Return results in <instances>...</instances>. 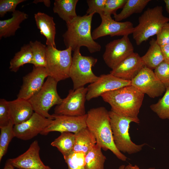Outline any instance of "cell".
<instances>
[{
	"mask_svg": "<svg viewBox=\"0 0 169 169\" xmlns=\"http://www.w3.org/2000/svg\"><path fill=\"white\" fill-rule=\"evenodd\" d=\"M111 127L115 144L121 152L129 154L141 151L146 143L137 145L131 141L129 133L130 124L140 123L133 119L120 115L113 111H109Z\"/></svg>",
	"mask_w": 169,
	"mask_h": 169,
	"instance_id": "5b68a950",
	"label": "cell"
},
{
	"mask_svg": "<svg viewBox=\"0 0 169 169\" xmlns=\"http://www.w3.org/2000/svg\"><path fill=\"white\" fill-rule=\"evenodd\" d=\"M100 17V24L92 33L94 40L107 35L123 36L132 34L134 27L130 21H117L113 19L110 15H103Z\"/></svg>",
	"mask_w": 169,
	"mask_h": 169,
	"instance_id": "7c38bea8",
	"label": "cell"
},
{
	"mask_svg": "<svg viewBox=\"0 0 169 169\" xmlns=\"http://www.w3.org/2000/svg\"><path fill=\"white\" fill-rule=\"evenodd\" d=\"M78 0H55L53 7V12L66 23L69 22L78 16L76 7Z\"/></svg>",
	"mask_w": 169,
	"mask_h": 169,
	"instance_id": "cb8c5ba5",
	"label": "cell"
},
{
	"mask_svg": "<svg viewBox=\"0 0 169 169\" xmlns=\"http://www.w3.org/2000/svg\"><path fill=\"white\" fill-rule=\"evenodd\" d=\"M161 6L148 8L138 18V24L134 27L133 38L140 45L150 37L156 34L163 26L168 23L169 18L164 16Z\"/></svg>",
	"mask_w": 169,
	"mask_h": 169,
	"instance_id": "277c9868",
	"label": "cell"
},
{
	"mask_svg": "<svg viewBox=\"0 0 169 169\" xmlns=\"http://www.w3.org/2000/svg\"><path fill=\"white\" fill-rule=\"evenodd\" d=\"M125 166L123 165H121L119 166L118 169H126Z\"/></svg>",
	"mask_w": 169,
	"mask_h": 169,
	"instance_id": "ee69618b",
	"label": "cell"
},
{
	"mask_svg": "<svg viewBox=\"0 0 169 169\" xmlns=\"http://www.w3.org/2000/svg\"><path fill=\"white\" fill-rule=\"evenodd\" d=\"M54 119L51 123L40 133L47 135L52 131L70 132L75 134L82 129L87 127V114L81 116H70L52 115Z\"/></svg>",
	"mask_w": 169,
	"mask_h": 169,
	"instance_id": "4fadbf2b",
	"label": "cell"
},
{
	"mask_svg": "<svg viewBox=\"0 0 169 169\" xmlns=\"http://www.w3.org/2000/svg\"><path fill=\"white\" fill-rule=\"evenodd\" d=\"M101 149L96 144L86 155L85 169H104L106 157L102 153Z\"/></svg>",
	"mask_w": 169,
	"mask_h": 169,
	"instance_id": "83f0119b",
	"label": "cell"
},
{
	"mask_svg": "<svg viewBox=\"0 0 169 169\" xmlns=\"http://www.w3.org/2000/svg\"><path fill=\"white\" fill-rule=\"evenodd\" d=\"M160 46L169 44V23L165 24L156 34V39Z\"/></svg>",
	"mask_w": 169,
	"mask_h": 169,
	"instance_id": "74e56055",
	"label": "cell"
},
{
	"mask_svg": "<svg viewBox=\"0 0 169 169\" xmlns=\"http://www.w3.org/2000/svg\"><path fill=\"white\" fill-rule=\"evenodd\" d=\"M87 91V87H84L69 90L67 97L55 108L54 114L75 116L85 115V103Z\"/></svg>",
	"mask_w": 169,
	"mask_h": 169,
	"instance_id": "9c48e42d",
	"label": "cell"
},
{
	"mask_svg": "<svg viewBox=\"0 0 169 169\" xmlns=\"http://www.w3.org/2000/svg\"><path fill=\"white\" fill-rule=\"evenodd\" d=\"M87 127L94 135L103 150H110L119 159L125 161L127 157L116 147L113 139L109 111L104 107L94 108L87 113Z\"/></svg>",
	"mask_w": 169,
	"mask_h": 169,
	"instance_id": "7a4b0ae2",
	"label": "cell"
},
{
	"mask_svg": "<svg viewBox=\"0 0 169 169\" xmlns=\"http://www.w3.org/2000/svg\"><path fill=\"white\" fill-rule=\"evenodd\" d=\"M85 154L83 152L73 151L64 158L68 169H85Z\"/></svg>",
	"mask_w": 169,
	"mask_h": 169,
	"instance_id": "1f68e13d",
	"label": "cell"
},
{
	"mask_svg": "<svg viewBox=\"0 0 169 169\" xmlns=\"http://www.w3.org/2000/svg\"><path fill=\"white\" fill-rule=\"evenodd\" d=\"M150 108L161 119L169 120V88L166 89L163 97Z\"/></svg>",
	"mask_w": 169,
	"mask_h": 169,
	"instance_id": "4dcf8cb0",
	"label": "cell"
},
{
	"mask_svg": "<svg viewBox=\"0 0 169 169\" xmlns=\"http://www.w3.org/2000/svg\"><path fill=\"white\" fill-rule=\"evenodd\" d=\"M26 0H0V17H3L8 12L15 11L17 6Z\"/></svg>",
	"mask_w": 169,
	"mask_h": 169,
	"instance_id": "e575fe53",
	"label": "cell"
},
{
	"mask_svg": "<svg viewBox=\"0 0 169 169\" xmlns=\"http://www.w3.org/2000/svg\"><path fill=\"white\" fill-rule=\"evenodd\" d=\"M74 51L69 77L72 81L73 90H75L96 81L99 76H96L92 70L97 62V59L82 55L79 48Z\"/></svg>",
	"mask_w": 169,
	"mask_h": 169,
	"instance_id": "8992f818",
	"label": "cell"
},
{
	"mask_svg": "<svg viewBox=\"0 0 169 169\" xmlns=\"http://www.w3.org/2000/svg\"><path fill=\"white\" fill-rule=\"evenodd\" d=\"M53 120L34 112L27 120L14 125L13 130L15 137L23 140L32 139L38 134H40Z\"/></svg>",
	"mask_w": 169,
	"mask_h": 169,
	"instance_id": "5bb4252c",
	"label": "cell"
},
{
	"mask_svg": "<svg viewBox=\"0 0 169 169\" xmlns=\"http://www.w3.org/2000/svg\"><path fill=\"white\" fill-rule=\"evenodd\" d=\"M10 120L8 101L0 100V128L7 126Z\"/></svg>",
	"mask_w": 169,
	"mask_h": 169,
	"instance_id": "8d00e7d4",
	"label": "cell"
},
{
	"mask_svg": "<svg viewBox=\"0 0 169 169\" xmlns=\"http://www.w3.org/2000/svg\"><path fill=\"white\" fill-rule=\"evenodd\" d=\"M58 82L48 76L40 90L28 100L34 112L46 118L54 119L49 111L54 105L60 104L63 99L58 93Z\"/></svg>",
	"mask_w": 169,
	"mask_h": 169,
	"instance_id": "52a82bcc",
	"label": "cell"
},
{
	"mask_svg": "<svg viewBox=\"0 0 169 169\" xmlns=\"http://www.w3.org/2000/svg\"><path fill=\"white\" fill-rule=\"evenodd\" d=\"M150 0H127L120 12L114 15L115 20L120 22L134 13H141Z\"/></svg>",
	"mask_w": 169,
	"mask_h": 169,
	"instance_id": "d4e9b609",
	"label": "cell"
},
{
	"mask_svg": "<svg viewBox=\"0 0 169 169\" xmlns=\"http://www.w3.org/2000/svg\"><path fill=\"white\" fill-rule=\"evenodd\" d=\"M75 141L74 133L63 132L51 143V145L56 147L64 157L68 155L73 151Z\"/></svg>",
	"mask_w": 169,
	"mask_h": 169,
	"instance_id": "4316f807",
	"label": "cell"
},
{
	"mask_svg": "<svg viewBox=\"0 0 169 169\" xmlns=\"http://www.w3.org/2000/svg\"><path fill=\"white\" fill-rule=\"evenodd\" d=\"M164 61L169 63V44L161 46Z\"/></svg>",
	"mask_w": 169,
	"mask_h": 169,
	"instance_id": "f35d334b",
	"label": "cell"
},
{
	"mask_svg": "<svg viewBox=\"0 0 169 169\" xmlns=\"http://www.w3.org/2000/svg\"><path fill=\"white\" fill-rule=\"evenodd\" d=\"M33 55L29 44L22 46L10 62L9 69L12 72H17L19 68L27 64H31Z\"/></svg>",
	"mask_w": 169,
	"mask_h": 169,
	"instance_id": "484cf974",
	"label": "cell"
},
{
	"mask_svg": "<svg viewBox=\"0 0 169 169\" xmlns=\"http://www.w3.org/2000/svg\"><path fill=\"white\" fill-rule=\"evenodd\" d=\"M130 85L131 81L118 78L110 73L101 74L96 81L87 87L86 100L89 101L107 92Z\"/></svg>",
	"mask_w": 169,
	"mask_h": 169,
	"instance_id": "9a60e30c",
	"label": "cell"
},
{
	"mask_svg": "<svg viewBox=\"0 0 169 169\" xmlns=\"http://www.w3.org/2000/svg\"><path fill=\"white\" fill-rule=\"evenodd\" d=\"M74 134L75 141L73 151L82 152L86 155L96 144L94 135L87 127Z\"/></svg>",
	"mask_w": 169,
	"mask_h": 169,
	"instance_id": "7402d4cb",
	"label": "cell"
},
{
	"mask_svg": "<svg viewBox=\"0 0 169 169\" xmlns=\"http://www.w3.org/2000/svg\"><path fill=\"white\" fill-rule=\"evenodd\" d=\"M127 0H106L104 15H114L116 14V11L123 8Z\"/></svg>",
	"mask_w": 169,
	"mask_h": 169,
	"instance_id": "d590c367",
	"label": "cell"
},
{
	"mask_svg": "<svg viewBox=\"0 0 169 169\" xmlns=\"http://www.w3.org/2000/svg\"><path fill=\"white\" fill-rule=\"evenodd\" d=\"M164 1L165 4L166 10L169 13V0H164Z\"/></svg>",
	"mask_w": 169,
	"mask_h": 169,
	"instance_id": "7bdbcfd3",
	"label": "cell"
},
{
	"mask_svg": "<svg viewBox=\"0 0 169 169\" xmlns=\"http://www.w3.org/2000/svg\"><path fill=\"white\" fill-rule=\"evenodd\" d=\"M34 18L38 28L41 34L46 38L47 46L56 47L55 42L56 33L55 24L54 18L44 13L38 12L34 14Z\"/></svg>",
	"mask_w": 169,
	"mask_h": 169,
	"instance_id": "ffe728a7",
	"label": "cell"
},
{
	"mask_svg": "<svg viewBox=\"0 0 169 169\" xmlns=\"http://www.w3.org/2000/svg\"><path fill=\"white\" fill-rule=\"evenodd\" d=\"M49 76L44 67H33L31 72L23 76L17 98L28 100L41 88Z\"/></svg>",
	"mask_w": 169,
	"mask_h": 169,
	"instance_id": "2e32d148",
	"label": "cell"
},
{
	"mask_svg": "<svg viewBox=\"0 0 169 169\" xmlns=\"http://www.w3.org/2000/svg\"><path fill=\"white\" fill-rule=\"evenodd\" d=\"M144 66L141 57L134 52L112 69L110 73L118 78L131 81Z\"/></svg>",
	"mask_w": 169,
	"mask_h": 169,
	"instance_id": "ac0fdd59",
	"label": "cell"
},
{
	"mask_svg": "<svg viewBox=\"0 0 169 169\" xmlns=\"http://www.w3.org/2000/svg\"><path fill=\"white\" fill-rule=\"evenodd\" d=\"M28 17L26 13L16 10L12 13V18L0 20V39L3 37L14 36L17 30L20 28V24Z\"/></svg>",
	"mask_w": 169,
	"mask_h": 169,
	"instance_id": "44dd1931",
	"label": "cell"
},
{
	"mask_svg": "<svg viewBox=\"0 0 169 169\" xmlns=\"http://www.w3.org/2000/svg\"><path fill=\"white\" fill-rule=\"evenodd\" d=\"M14 125V124L10 120L8 125L0 128V161L7 152L10 142L12 139L15 137L13 130Z\"/></svg>",
	"mask_w": 169,
	"mask_h": 169,
	"instance_id": "f546056e",
	"label": "cell"
},
{
	"mask_svg": "<svg viewBox=\"0 0 169 169\" xmlns=\"http://www.w3.org/2000/svg\"><path fill=\"white\" fill-rule=\"evenodd\" d=\"M106 0H87L86 1L88 8L86 14L90 15L97 13L100 17L104 15Z\"/></svg>",
	"mask_w": 169,
	"mask_h": 169,
	"instance_id": "836d02e7",
	"label": "cell"
},
{
	"mask_svg": "<svg viewBox=\"0 0 169 169\" xmlns=\"http://www.w3.org/2000/svg\"><path fill=\"white\" fill-rule=\"evenodd\" d=\"M134 47L128 36L110 42L105 46L103 60L112 69L134 53Z\"/></svg>",
	"mask_w": 169,
	"mask_h": 169,
	"instance_id": "8fae6325",
	"label": "cell"
},
{
	"mask_svg": "<svg viewBox=\"0 0 169 169\" xmlns=\"http://www.w3.org/2000/svg\"><path fill=\"white\" fill-rule=\"evenodd\" d=\"M40 149L38 141L35 140L24 153L8 161L14 168L18 169H52L42 161L39 156Z\"/></svg>",
	"mask_w": 169,
	"mask_h": 169,
	"instance_id": "e0dca14e",
	"label": "cell"
},
{
	"mask_svg": "<svg viewBox=\"0 0 169 169\" xmlns=\"http://www.w3.org/2000/svg\"><path fill=\"white\" fill-rule=\"evenodd\" d=\"M95 14L78 16L66 23L67 30L62 37L66 48H71L74 51L84 46L91 53L100 50L101 45L93 39L91 32L92 17Z\"/></svg>",
	"mask_w": 169,
	"mask_h": 169,
	"instance_id": "3957f363",
	"label": "cell"
},
{
	"mask_svg": "<svg viewBox=\"0 0 169 169\" xmlns=\"http://www.w3.org/2000/svg\"><path fill=\"white\" fill-rule=\"evenodd\" d=\"M131 85L151 98L161 95L166 90L152 70L146 66L131 81Z\"/></svg>",
	"mask_w": 169,
	"mask_h": 169,
	"instance_id": "30bf717a",
	"label": "cell"
},
{
	"mask_svg": "<svg viewBox=\"0 0 169 169\" xmlns=\"http://www.w3.org/2000/svg\"><path fill=\"white\" fill-rule=\"evenodd\" d=\"M14 167L7 161L3 169H14Z\"/></svg>",
	"mask_w": 169,
	"mask_h": 169,
	"instance_id": "b9f144b4",
	"label": "cell"
},
{
	"mask_svg": "<svg viewBox=\"0 0 169 169\" xmlns=\"http://www.w3.org/2000/svg\"><path fill=\"white\" fill-rule=\"evenodd\" d=\"M154 72L166 89L169 88V63L164 61L154 69Z\"/></svg>",
	"mask_w": 169,
	"mask_h": 169,
	"instance_id": "d6a6232c",
	"label": "cell"
},
{
	"mask_svg": "<svg viewBox=\"0 0 169 169\" xmlns=\"http://www.w3.org/2000/svg\"><path fill=\"white\" fill-rule=\"evenodd\" d=\"M8 105L10 120L14 125L27 120L34 112L28 100L17 98L8 101Z\"/></svg>",
	"mask_w": 169,
	"mask_h": 169,
	"instance_id": "d6986e66",
	"label": "cell"
},
{
	"mask_svg": "<svg viewBox=\"0 0 169 169\" xmlns=\"http://www.w3.org/2000/svg\"><path fill=\"white\" fill-rule=\"evenodd\" d=\"M144 95L130 85L107 92L101 96L110 105L111 111L120 115L140 121L138 115Z\"/></svg>",
	"mask_w": 169,
	"mask_h": 169,
	"instance_id": "6da1fadb",
	"label": "cell"
},
{
	"mask_svg": "<svg viewBox=\"0 0 169 169\" xmlns=\"http://www.w3.org/2000/svg\"><path fill=\"white\" fill-rule=\"evenodd\" d=\"M126 169H141L136 165H132L131 164H129L125 166ZM148 169H155L154 168H151Z\"/></svg>",
	"mask_w": 169,
	"mask_h": 169,
	"instance_id": "60d3db41",
	"label": "cell"
},
{
	"mask_svg": "<svg viewBox=\"0 0 169 169\" xmlns=\"http://www.w3.org/2000/svg\"><path fill=\"white\" fill-rule=\"evenodd\" d=\"M39 3H43L44 5L48 7H49L50 5V1L49 0H35L33 3L37 4Z\"/></svg>",
	"mask_w": 169,
	"mask_h": 169,
	"instance_id": "ab89813d",
	"label": "cell"
},
{
	"mask_svg": "<svg viewBox=\"0 0 169 169\" xmlns=\"http://www.w3.org/2000/svg\"><path fill=\"white\" fill-rule=\"evenodd\" d=\"M29 44L32 53V60L31 64L36 67H45L46 63L47 46L40 41H30Z\"/></svg>",
	"mask_w": 169,
	"mask_h": 169,
	"instance_id": "f1b7e54d",
	"label": "cell"
},
{
	"mask_svg": "<svg viewBox=\"0 0 169 169\" xmlns=\"http://www.w3.org/2000/svg\"><path fill=\"white\" fill-rule=\"evenodd\" d=\"M71 48L58 50L53 46H47L45 67L49 76L58 82L69 77L72 56Z\"/></svg>",
	"mask_w": 169,
	"mask_h": 169,
	"instance_id": "ba28073f",
	"label": "cell"
},
{
	"mask_svg": "<svg viewBox=\"0 0 169 169\" xmlns=\"http://www.w3.org/2000/svg\"><path fill=\"white\" fill-rule=\"evenodd\" d=\"M149 47L146 53L141 57L145 66L155 69L164 61L161 46L153 38L149 42Z\"/></svg>",
	"mask_w": 169,
	"mask_h": 169,
	"instance_id": "603a6c76",
	"label": "cell"
}]
</instances>
